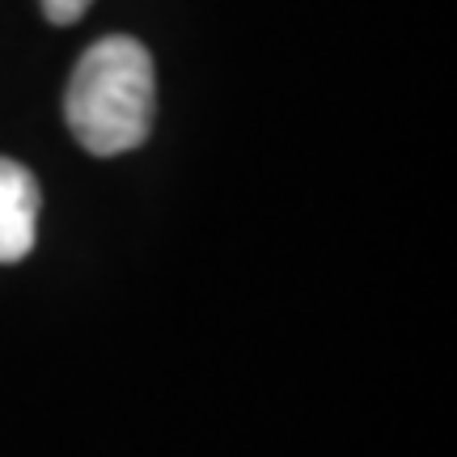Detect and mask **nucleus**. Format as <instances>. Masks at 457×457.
I'll list each match as a JSON object with an SVG mask.
<instances>
[{
    "mask_svg": "<svg viewBox=\"0 0 457 457\" xmlns=\"http://www.w3.org/2000/svg\"><path fill=\"white\" fill-rule=\"evenodd\" d=\"M157 119V64L140 38L106 34L85 51L64 94V123L94 157H119L148 140Z\"/></svg>",
    "mask_w": 457,
    "mask_h": 457,
    "instance_id": "obj_1",
    "label": "nucleus"
},
{
    "mask_svg": "<svg viewBox=\"0 0 457 457\" xmlns=\"http://www.w3.org/2000/svg\"><path fill=\"white\" fill-rule=\"evenodd\" d=\"M38 182L21 162L0 157V267L21 262L38 237Z\"/></svg>",
    "mask_w": 457,
    "mask_h": 457,
    "instance_id": "obj_2",
    "label": "nucleus"
},
{
    "mask_svg": "<svg viewBox=\"0 0 457 457\" xmlns=\"http://www.w3.org/2000/svg\"><path fill=\"white\" fill-rule=\"evenodd\" d=\"M43 4V13H47L51 26H72V21H81L89 13V4L94 0H38Z\"/></svg>",
    "mask_w": 457,
    "mask_h": 457,
    "instance_id": "obj_3",
    "label": "nucleus"
}]
</instances>
